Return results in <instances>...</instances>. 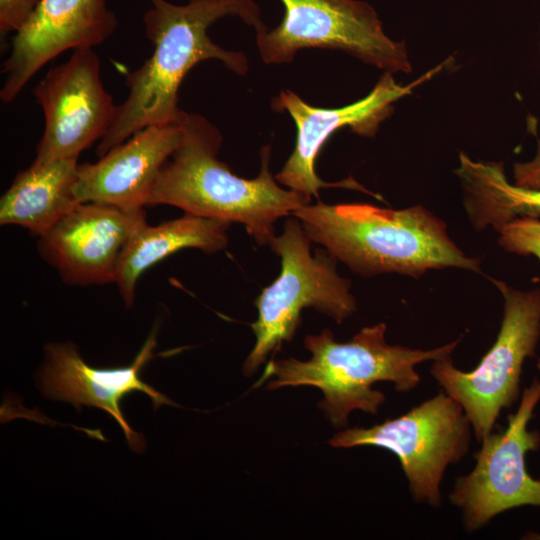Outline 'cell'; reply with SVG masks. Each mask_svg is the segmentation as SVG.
<instances>
[{
  "label": "cell",
  "mask_w": 540,
  "mask_h": 540,
  "mask_svg": "<svg viewBox=\"0 0 540 540\" xmlns=\"http://www.w3.org/2000/svg\"><path fill=\"white\" fill-rule=\"evenodd\" d=\"M149 1L143 22L154 50L127 75L128 96L117 106L111 127L97 145L99 157L149 125L180 122L186 112L178 106L179 87L197 63L216 59L232 72L246 74V55L214 43L207 33L210 25L237 16L255 31L266 27L254 0H189L181 5Z\"/></svg>",
  "instance_id": "6da1fadb"
},
{
  "label": "cell",
  "mask_w": 540,
  "mask_h": 540,
  "mask_svg": "<svg viewBox=\"0 0 540 540\" xmlns=\"http://www.w3.org/2000/svg\"><path fill=\"white\" fill-rule=\"evenodd\" d=\"M182 125V142L161 169L147 205L241 223L257 244L269 245L274 223L309 204L307 195L277 184L269 168L270 145L260 150L258 176L245 179L218 160L222 136L204 116L186 112Z\"/></svg>",
  "instance_id": "7a4b0ae2"
},
{
  "label": "cell",
  "mask_w": 540,
  "mask_h": 540,
  "mask_svg": "<svg viewBox=\"0 0 540 540\" xmlns=\"http://www.w3.org/2000/svg\"><path fill=\"white\" fill-rule=\"evenodd\" d=\"M311 241L363 276L398 273L419 278L431 269L480 272L447 233L445 223L424 207L394 210L365 203L318 202L293 213Z\"/></svg>",
  "instance_id": "3957f363"
},
{
  "label": "cell",
  "mask_w": 540,
  "mask_h": 540,
  "mask_svg": "<svg viewBox=\"0 0 540 540\" xmlns=\"http://www.w3.org/2000/svg\"><path fill=\"white\" fill-rule=\"evenodd\" d=\"M385 331V323L367 326L343 343L337 342L329 329L307 335L304 345L311 358L270 361L262 380L275 376L267 384L268 390L286 386L319 388L323 399L318 406L334 427H345L352 411L376 414L385 401V395L373 389V384L387 381L397 392H410L420 382L415 366L451 357L459 343L458 339L434 349H412L388 344Z\"/></svg>",
  "instance_id": "277c9868"
},
{
  "label": "cell",
  "mask_w": 540,
  "mask_h": 540,
  "mask_svg": "<svg viewBox=\"0 0 540 540\" xmlns=\"http://www.w3.org/2000/svg\"><path fill=\"white\" fill-rule=\"evenodd\" d=\"M310 242L302 223L294 217L269 243L281 258V271L255 300L258 317L251 328L256 342L243 366L246 376L256 372L283 341L292 340L304 308H313L339 324L356 311L350 282L337 273V260L325 248L312 255Z\"/></svg>",
  "instance_id": "5b68a950"
},
{
  "label": "cell",
  "mask_w": 540,
  "mask_h": 540,
  "mask_svg": "<svg viewBox=\"0 0 540 540\" xmlns=\"http://www.w3.org/2000/svg\"><path fill=\"white\" fill-rule=\"evenodd\" d=\"M504 298L496 341L470 372L456 368L451 357L433 361L430 373L467 415L478 442L488 436L502 409L520 395L522 366L535 355L540 338V289L516 290L493 280Z\"/></svg>",
  "instance_id": "8992f818"
},
{
  "label": "cell",
  "mask_w": 540,
  "mask_h": 540,
  "mask_svg": "<svg viewBox=\"0 0 540 540\" xmlns=\"http://www.w3.org/2000/svg\"><path fill=\"white\" fill-rule=\"evenodd\" d=\"M471 423L461 405L441 390L407 413L372 427L345 429L329 443L335 448L372 445L394 453L416 502L441 505V483L449 465L468 452Z\"/></svg>",
  "instance_id": "52a82bcc"
},
{
  "label": "cell",
  "mask_w": 540,
  "mask_h": 540,
  "mask_svg": "<svg viewBox=\"0 0 540 540\" xmlns=\"http://www.w3.org/2000/svg\"><path fill=\"white\" fill-rule=\"evenodd\" d=\"M284 16L278 26L256 31L260 57L267 64L291 62L300 49L346 52L385 72L410 73L404 42L383 30L375 9L360 0H280Z\"/></svg>",
  "instance_id": "ba28073f"
},
{
  "label": "cell",
  "mask_w": 540,
  "mask_h": 540,
  "mask_svg": "<svg viewBox=\"0 0 540 540\" xmlns=\"http://www.w3.org/2000/svg\"><path fill=\"white\" fill-rule=\"evenodd\" d=\"M539 401L540 380L534 378L517 411L508 416L506 428L480 442L474 468L456 480L450 501L461 510L467 531L482 528L507 510L540 506V479L532 478L525 464V455L540 447V433L528 429Z\"/></svg>",
  "instance_id": "9c48e42d"
},
{
  "label": "cell",
  "mask_w": 540,
  "mask_h": 540,
  "mask_svg": "<svg viewBox=\"0 0 540 540\" xmlns=\"http://www.w3.org/2000/svg\"><path fill=\"white\" fill-rule=\"evenodd\" d=\"M445 63L407 85L398 83L392 73L384 72L368 95L338 108L315 107L290 90L282 91L273 99L271 106L276 111L288 112L297 133L294 150L274 176L276 181L310 198H318L322 187L357 189L374 195L352 179L335 183L320 179L315 163L321 149L336 131L345 127L363 137L375 136L380 124L393 113L394 103L440 72Z\"/></svg>",
  "instance_id": "30bf717a"
},
{
  "label": "cell",
  "mask_w": 540,
  "mask_h": 540,
  "mask_svg": "<svg viewBox=\"0 0 540 540\" xmlns=\"http://www.w3.org/2000/svg\"><path fill=\"white\" fill-rule=\"evenodd\" d=\"M33 94L45 126L34 162L78 159L111 127L117 106L101 80V61L93 49L73 50L66 62L51 68Z\"/></svg>",
  "instance_id": "8fae6325"
},
{
  "label": "cell",
  "mask_w": 540,
  "mask_h": 540,
  "mask_svg": "<svg viewBox=\"0 0 540 540\" xmlns=\"http://www.w3.org/2000/svg\"><path fill=\"white\" fill-rule=\"evenodd\" d=\"M147 223L144 208L79 203L38 237V252L70 286L114 283L121 253Z\"/></svg>",
  "instance_id": "7c38bea8"
},
{
  "label": "cell",
  "mask_w": 540,
  "mask_h": 540,
  "mask_svg": "<svg viewBox=\"0 0 540 540\" xmlns=\"http://www.w3.org/2000/svg\"><path fill=\"white\" fill-rule=\"evenodd\" d=\"M108 0H40L14 33L1 73L4 103L13 101L43 65L68 49H92L117 29Z\"/></svg>",
  "instance_id": "4fadbf2b"
},
{
  "label": "cell",
  "mask_w": 540,
  "mask_h": 540,
  "mask_svg": "<svg viewBox=\"0 0 540 540\" xmlns=\"http://www.w3.org/2000/svg\"><path fill=\"white\" fill-rule=\"evenodd\" d=\"M156 338L157 327H154L133 363L113 368L86 364L72 342L49 343L44 347L45 360L38 374V387L46 398L70 402L78 411L83 405L106 411L124 431L130 448L140 452L145 448V439L126 421L120 409L123 397L140 391L151 398L156 410L161 405H175L141 379L144 366L157 356L153 353Z\"/></svg>",
  "instance_id": "5bb4252c"
},
{
  "label": "cell",
  "mask_w": 540,
  "mask_h": 540,
  "mask_svg": "<svg viewBox=\"0 0 540 540\" xmlns=\"http://www.w3.org/2000/svg\"><path fill=\"white\" fill-rule=\"evenodd\" d=\"M182 139V120L149 125L97 162L79 164L74 185L77 201L144 208L161 169Z\"/></svg>",
  "instance_id": "9a60e30c"
},
{
  "label": "cell",
  "mask_w": 540,
  "mask_h": 540,
  "mask_svg": "<svg viewBox=\"0 0 540 540\" xmlns=\"http://www.w3.org/2000/svg\"><path fill=\"white\" fill-rule=\"evenodd\" d=\"M231 222L184 214L156 226L139 228L124 247L116 268L114 283L127 307L134 303L137 281L153 265L185 248L207 254L223 250L228 244Z\"/></svg>",
  "instance_id": "2e32d148"
},
{
  "label": "cell",
  "mask_w": 540,
  "mask_h": 540,
  "mask_svg": "<svg viewBox=\"0 0 540 540\" xmlns=\"http://www.w3.org/2000/svg\"><path fill=\"white\" fill-rule=\"evenodd\" d=\"M78 159L32 164L20 171L0 200V224L39 237L79 202L74 195Z\"/></svg>",
  "instance_id": "e0dca14e"
},
{
  "label": "cell",
  "mask_w": 540,
  "mask_h": 540,
  "mask_svg": "<svg viewBox=\"0 0 540 540\" xmlns=\"http://www.w3.org/2000/svg\"><path fill=\"white\" fill-rule=\"evenodd\" d=\"M455 174L465 211L477 231L492 227L498 232L516 218L540 217V189L511 184L502 162L475 161L460 152Z\"/></svg>",
  "instance_id": "ac0fdd59"
},
{
  "label": "cell",
  "mask_w": 540,
  "mask_h": 540,
  "mask_svg": "<svg viewBox=\"0 0 540 540\" xmlns=\"http://www.w3.org/2000/svg\"><path fill=\"white\" fill-rule=\"evenodd\" d=\"M499 244L508 252L533 255L540 260V221L520 217L504 225L499 231ZM540 372V359L537 362Z\"/></svg>",
  "instance_id": "d6986e66"
},
{
  "label": "cell",
  "mask_w": 540,
  "mask_h": 540,
  "mask_svg": "<svg viewBox=\"0 0 540 540\" xmlns=\"http://www.w3.org/2000/svg\"><path fill=\"white\" fill-rule=\"evenodd\" d=\"M40 0H0V34L15 33L34 11Z\"/></svg>",
  "instance_id": "ffe728a7"
},
{
  "label": "cell",
  "mask_w": 540,
  "mask_h": 540,
  "mask_svg": "<svg viewBox=\"0 0 540 540\" xmlns=\"http://www.w3.org/2000/svg\"><path fill=\"white\" fill-rule=\"evenodd\" d=\"M514 179L518 186L540 189V147L533 160L515 164Z\"/></svg>",
  "instance_id": "44dd1931"
}]
</instances>
